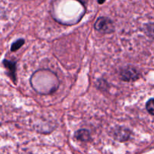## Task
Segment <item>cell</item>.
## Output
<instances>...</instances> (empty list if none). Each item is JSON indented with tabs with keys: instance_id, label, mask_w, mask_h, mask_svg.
<instances>
[{
	"instance_id": "6da1fadb",
	"label": "cell",
	"mask_w": 154,
	"mask_h": 154,
	"mask_svg": "<svg viewBox=\"0 0 154 154\" xmlns=\"http://www.w3.org/2000/svg\"><path fill=\"white\" fill-rule=\"evenodd\" d=\"M94 29L99 32L104 34H111L114 32L115 27L114 22L107 17H100L94 23Z\"/></svg>"
},
{
	"instance_id": "5b68a950",
	"label": "cell",
	"mask_w": 154,
	"mask_h": 154,
	"mask_svg": "<svg viewBox=\"0 0 154 154\" xmlns=\"http://www.w3.org/2000/svg\"><path fill=\"white\" fill-rule=\"evenodd\" d=\"M74 136L78 141H82V142H89L90 141H91V135H90V132L88 129H78L75 132Z\"/></svg>"
},
{
	"instance_id": "9c48e42d",
	"label": "cell",
	"mask_w": 154,
	"mask_h": 154,
	"mask_svg": "<svg viewBox=\"0 0 154 154\" xmlns=\"http://www.w3.org/2000/svg\"><path fill=\"white\" fill-rule=\"evenodd\" d=\"M77 1L80 2H81V4L84 5H85L87 4V0H77Z\"/></svg>"
},
{
	"instance_id": "3957f363",
	"label": "cell",
	"mask_w": 154,
	"mask_h": 154,
	"mask_svg": "<svg viewBox=\"0 0 154 154\" xmlns=\"http://www.w3.org/2000/svg\"><path fill=\"white\" fill-rule=\"evenodd\" d=\"M141 75L135 68L128 66L120 72V78L125 82H134L138 81Z\"/></svg>"
},
{
	"instance_id": "30bf717a",
	"label": "cell",
	"mask_w": 154,
	"mask_h": 154,
	"mask_svg": "<svg viewBox=\"0 0 154 154\" xmlns=\"http://www.w3.org/2000/svg\"><path fill=\"white\" fill-rule=\"evenodd\" d=\"M97 1H98V3H99V4L102 5V4H103L104 2H105V0H97Z\"/></svg>"
},
{
	"instance_id": "7a4b0ae2",
	"label": "cell",
	"mask_w": 154,
	"mask_h": 154,
	"mask_svg": "<svg viewBox=\"0 0 154 154\" xmlns=\"http://www.w3.org/2000/svg\"><path fill=\"white\" fill-rule=\"evenodd\" d=\"M111 136L120 142H125L130 138L131 130L123 126H116L111 129Z\"/></svg>"
},
{
	"instance_id": "ba28073f",
	"label": "cell",
	"mask_w": 154,
	"mask_h": 154,
	"mask_svg": "<svg viewBox=\"0 0 154 154\" xmlns=\"http://www.w3.org/2000/svg\"><path fill=\"white\" fill-rule=\"evenodd\" d=\"M97 87L99 90H106L107 88H108V82L107 81L103 79H99L97 81Z\"/></svg>"
},
{
	"instance_id": "8992f818",
	"label": "cell",
	"mask_w": 154,
	"mask_h": 154,
	"mask_svg": "<svg viewBox=\"0 0 154 154\" xmlns=\"http://www.w3.org/2000/svg\"><path fill=\"white\" fill-rule=\"evenodd\" d=\"M25 44V40L23 38H19L16 41V42H14L11 45V52H15V51H18L20 48H22V46H23V45Z\"/></svg>"
},
{
	"instance_id": "277c9868",
	"label": "cell",
	"mask_w": 154,
	"mask_h": 154,
	"mask_svg": "<svg viewBox=\"0 0 154 154\" xmlns=\"http://www.w3.org/2000/svg\"><path fill=\"white\" fill-rule=\"evenodd\" d=\"M3 66L7 70V73L9 78L11 79L14 84H17V62L10 61L8 60H3Z\"/></svg>"
},
{
	"instance_id": "52a82bcc",
	"label": "cell",
	"mask_w": 154,
	"mask_h": 154,
	"mask_svg": "<svg viewBox=\"0 0 154 154\" xmlns=\"http://www.w3.org/2000/svg\"><path fill=\"white\" fill-rule=\"evenodd\" d=\"M146 109L151 115L154 114V99L153 98L148 100L146 103Z\"/></svg>"
}]
</instances>
